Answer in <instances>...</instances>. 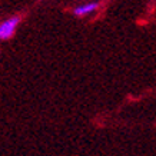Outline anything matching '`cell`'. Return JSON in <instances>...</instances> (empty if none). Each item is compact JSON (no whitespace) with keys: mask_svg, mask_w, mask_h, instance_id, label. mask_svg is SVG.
<instances>
[{"mask_svg":"<svg viewBox=\"0 0 156 156\" xmlns=\"http://www.w3.org/2000/svg\"><path fill=\"white\" fill-rule=\"evenodd\" d=\"M20 23V17L14 16V17H10V19L5 20L3 23H0V40H6V39H10L13 36V33L16 32V29Z\"/></svg>","mask_w":156,"mask_h":156,"instance_id":"cell-1","label":"cell"},{"mask_svg":"<svg viewBox=\"0 0 156 156\" xmlns=\"http://www.w3.org/2000/svg\"><path fill=\"white\" fill-rule=\"evenodd\" d=\"M98 7H99V3H96V2L95 3H86V5H82V6H79V7H76L73 13H75L76 16H86V14L95 12Z\"/></svg>","mask_w":156,"mask_h":156,"instance_id":"cell-2","label":"cell"}]
</instances>
